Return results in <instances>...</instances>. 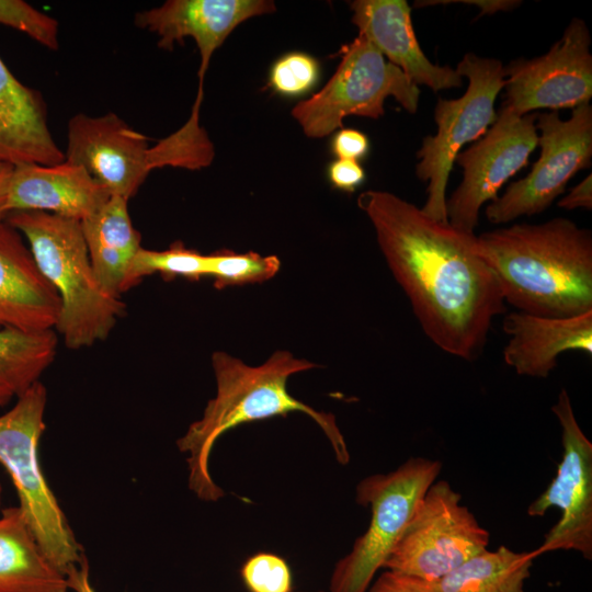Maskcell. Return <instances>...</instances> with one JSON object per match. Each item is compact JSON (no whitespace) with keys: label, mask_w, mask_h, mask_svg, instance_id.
<instances>
[{"label":"cell","mask_w":592,"mask_h":592,"mask_svg":"<svg viewBox=\"0 0 592 592\" xmlns=\"http://www.w3.org/2000/svg\"><path fill=\"white\" fill-rule=\"evenodd\" d=\"M65 161L47 123L42 94L22 83L0 57V163L56 164Z\"/></svg>","instance_id":"obj_20"},{"label":"cell","mask_w":592,"mask_h":592,"mask_svg":"<svg viewBox=\"0 0 592 592\" xmlns=\"http://www.w3.org/2000/svg\"><path fill=\"white\" fill-rule=\"evenodd\" d=\"M46 402V387L38 380L0 415V465L13 482L19 509L37 544L66 574L83 554L39 462Z\"/></svg>","instance_id":"obj_6"},{"label":"cell","mask_w":592,"mask_h":592,"mask_svg":"<svg viewBox=\"0 0 592 592\" xmlns=\"http://www.w3.org/2000/svg\"><path fill=\"white\" fill-rule=\"evenodd\" d=\"M455 70L468 79L467 90L458 99L437 100L436 133L424 137L417 152L415 173L428 183L421 209L442 223H448L446 187L455 158L466 144L477 141L494 123L496 100L505 83L504 66L496 58L468 53Z\"/></svg>","instance_id":"obj_8"},{"label":"cell","mask_w":592,"mask_h":592,"mask_svg":"<svg viewBox=\"0 0 592 592\" xmlns=\"http://www.w3.org/2000/svg\"><path fill=\"white\" fill-rule=\"evenodd\" d=\"M460 500L448 481L436 479L419 502L384 569L437 582L487 549L490 533Z\"/></svg>","instance_id":"obj_10"},{"label":"cell","mask_w":592,"mask_h":592,"mask_svg":"<svg viewBox=\"0 0 592 592\" xmlns=\"http://www.w3.org/2000/svg\"><path fill=\"white\" fill-rule=\"evenodd\" d=\"M367 592H439L435 582L385 569Z\"/></svg>","instance_id":"obj_30"},{"label":"cell","mask_w":592,"mask_h":592,"mask_svg":"<svg viewBox=\"0 0 592 592\" xmlns=\"http://www.w3.org/2000/svg\"><path fill=\"white\" fill-rule=\"evenodd\" d=\"M441 469L440 460L415 456L390 473L374 474L357 483L356 502L369 508L371 521L350 553L335 563L329 592H367Z\"/></svg>","instance_id":"obj_7"},{"label":"cell","mask_w":592,"mask_h":592,"mask_svg":"<svg viewBox=\"0 0 592 592\" xmlns=\"http://www.w3.org/2000/svg\"><path fill=\"white\" fill-rule=\"evenodd\" d=\"M202 100L203 95H196L186 123L155 146L115 113L76 114L68 122L65 160L81 166L111 196L126 201L153 169L208 167L215 149L200 125Z\"/></svg>","instance_id":"obj_4"},{"label":"cell","mask_w":592,"mask_h":592,"mask_svg":"<svg viewBox=\"0 0 592 592\" xmlns=\"http://www.w3.org/2000/svg\"><path fill=\"white\" fill-rule=\"evenodd\" d=\"M1 494H2V487H1V483H0V506H1Z\"/></svg>","instance_id":"obj_36"},{"label":"cell","mask_w":592,"mask_h":592,"mask_svg":"<svg viewBox=\"0 0 592 592\" xmlns=\"http://www.w3.org/2000/svg\"><path fill=\"white\" fill-rule=\"evenodd\" d=\"M207 277L216 288L265 282L280 271L281 261L275 255L263 257L249 251L237 253L229 249L216 250L206 255Z\"/></svg>","instance_id":"obj_26"},{"label":"cell","mask_w":592,"mask_h":592,"mask_svg":"<svg viewBox=\"0 0 592 592\" xmlns=\"http://www.w3.org/2000/svg\"><path fill=\"white\" fill-rule=\"evenodd\" d=\"M12 170L13 166L0 163V203ZM0 218H2L1 215Z\"/></svg>","instance_id":"obj_35"},{"label":"cell","mask_w":592,"mask_h":592,"mask_svg":"<svg viewBox=\"0 0 592 592\" xmlns=\"http://www.w3.org/2000/svg\"><path fill=\"white\" fill-rule=\"evenodd\" d=\"M341 61L323 86L299 102L292 115L309 138H323L343 127L350 115L377 119L385 101L392 96L407 112H417L420 89L390 64L363 35L340 49Z\"/></svg>","instance_id":"obj_9"},{"label":"cell","mask_w":592,"mask_h":592,"mask_svg":"<svg viewBox=\"0 0 592 592\" xmlns=\"http://www.w3.org/2000/svg\"><path fill=\"white\" fill-rule=\"evenodd\" d=\"M350 9L351 22L358 34L415 86H425L434 92L463 86V77L454 68L433 64L424 55L406 0H354Z\"/></svg>","instance_id":"obj_17"},{"label":"cell","mask_w":592,"mask_h":592,"mask_svg":"<svg viewBox=\"0 0 592 592\" xmlns=\"http://www.w3.org/2000/svg\"><path fill=\"white\" fill-rule=\"evenodd\" d=\"M537 556L506 546L485 549L440 579L439 592H525L524 585Z\"/></svg>","instance_id":"obj_23"},{"label":"cell","mask_w":592,"mask_h":592,"mask_svg":"<svg viewBox=\"0 0 592 592\" xmlns=\"http://www.w3.org/2000/svg\"><path fill=\"white\" fill-rule=\"evenodd\" d=\"M248 592H293V574L287 561L273 553L249 557L240 569Z\"/></svg>","instance_id":"obj_29"},{"label":"cell","mask_w":592,"mask_h":592,"mask_svg":"<svg viewBox=\"0 0 592 592\" xmlns=\"http://www.w3.org/2000/svg\"><path fill=\"white\" fill-rule=\"evenodd\" d=\"M558 207L572 210L577 208H592V175L589 173L580 183L574 185L568 194L561 197Z\"/></svg>","instance_id":"obj_33"},{"label":"cell","mask_w":592,"mask_h":592,"mask_svg":"<svg viewBox=\"0 0 592 592\" xmlns=\"http://www.w3.org/2000/svg\"><path fill=\"white\" fill-rule=\"evenodd\" d=\"M0 24L25 33L48 49L59 48L58 21L23 0H0Z\"/></svg>","instance_id":"obj_28"},{"label":"cell","mask_w":592,"mask_h":592,"mask_svg":"<svg viewBox=\"0 0 592 592\" xmlns=\"http://www.w3.org/2000/svg\"><path fill=\"white\" fill-rule=\"evenodd\" d=\"M59 314V296L38 270L23 236L0 218V326L53 330Z\"/></svg>","instance_id":"obj_18"},{"label":"cell","mask_w":592,"mask_h":592,"mask_svg":"<svg viewBox=\"0 0 592 592\" xmlns=\"http://www.w3.org/2000/svg\"><path fill=\"white\" fill-rule=\"evenodd\" d=\"M505 304L550 318L592 311V235L570 219L515 224L477 236Z\"/></svg>","instance_id":"obj_2"},{"label":"cell","mask_w":592,"mask_h":592,"mask_svg":"<svg viewBox=\"0 0 592 592\" xmlns=\"http://www.w3.org/2000/svg\"><path fill=\"white\" fill-rule=\"evenodd\" d=\"M591 36L574 18L562 36L542 56L517 58L504 66L502 106L517 115L536 110L557 111L590 103L592 98Z\"/></svg>","instance_id":"obj_14"},{"label":"cell","mask_w":592,"mask_h":592,"mask_svg":"<svg viewBox=\"0 0 592 592\" xmlns=\"http://www.w3.org/2000/svg\"><path fill=\"white\" fill-rule=\"evenodd\" d=\"M365 171L358 161L337 159L329 164L328 179L334 189L353 193L365 181Z\"/></svg>","instance_id":"obj_32"},{"label":"cell","mask_w":592,"mask_h":592,"mask_svg":"<svg viewBox=\"0 0 592 592\" xmlns=\"http://www.w3.org/2000/svg\"><path fill=\"white\" fill-rule=\"evenodd\" d=\"M89 562L83 555L78 565L72 567L67 573L69 589L75 592H95L90 581Z\"/></svg>","instance_id":"obj_34"},{"label":"cell","mask_w":592,"mask_h":592,"mask_svg":"<svg viewBox=\"0 0 592 592\" xmlns=\"http://www.w3.org/2000/svg\"><path fill=\"white\" fill-rule=\"evenodd\" d=\"M318 60L300 52L281 56L271 67L269 84L278 94L299 96L309 92L318 82Z\"/></svg>","instance_id":"obj_27"},{"label":"cell","mask_w":592,"mask_h":592,"mask_svg":"<svg viewBox=\"0 0 592 592\" xmlns=\"http://www.w3.org/2000/svg\"><path fill=\"white\" fill-rule=\"evenodd\" d=\"M561 430L562 456L555 478L528 505L530 516L560 510L558 522L534 550L538 557L556 550H574L592 559V443L583 433L570 397L561 389L551 407Z\"/></svg>","instance_id":"obj_13"},{"label":"cell","mask_w":592,"mask_h":592,"mask_svg":"<svg viewBox=\"0 0 592 592\" xmlns=\"http://www.w3.org/2000/svg\"><path fill=\"white\" fill-rule=\"evenodd\" d=\"M127 203L122 197L110 196L80 221L95 280L104 293L115 298L126 291L129 266L141 248L140 234L133 226Z\"/></svg>","instance_id":"obj_21"},{"label":"cell","mask_w":592,"mask_h":592,"mask_svg":"<svg viewBox=\"0 0 592 592\" xmlns=\"http://www.w3.org/2000/svg\"><path fill=\"white\" fill-rule=\"evenodd\" d=\"M57 343L53 330L0 329V407L39 380L55 360Z\"/></svg>","instance_id":"obj_24"},{"label":"cell","mask_w":592,"mask_h":592,"mask_svg":"<svg viewBox=\"0 0 592 592\" xmlns=\"http://www.w3.org/2000/svg\"><path fill=\"white\" fill-rule=\"evenodd\" d=\"M155 273L161 274L166 280L183 277L200 281L207 277V259L206 255L185 248L179 241L162 251L140 248L129 266L126 291Z\"/></svg>","instance_id":"obj_25"},{"label":"cell","mask_w":592,"mask_h":592,"mask_svg":"<svg viewBox=\"0 0 592 592\" xmlns=\"http://www.w3.org/2000/svg\"><path fill=\"white\" fill-rule=\"evenodd\" d=\"M67 577L43 553L19 506L0 513V592H68Z\"/></svg>","instance_id":"obj_22"},{"label":"cell","mask_w":592,"mask_h":592,"mask_svg":"<svg viewBox=\"0 0 592 592\" xmlns=\"http://www.w3.org/2000/svg\"><path fill=\"white\" fill-rule=\"evenodd\" d=\"M357 205L425 335L453 356L476 360L492 321L506 309L477 236L431 218L390 192L364 191Z\"/></svg>","instance_id":"obj_1"},{"label":"cell","mask_w":592,"mask_h":592,"mask_svg":"<svg viewBox=\"0 0 592 592\" xmlns=\"http://www.w3.org/2000/svg\"><path fill=\"white\" fill-rule=\"evenodd\" d=\"M110 193L81 166L70 161L56 164L13 167L5 185L0 214L45 212L82 220L96 212Z\"/></svg>","instance_id":"obj_16"},{"label":"cell","mask_w":592,"mask_h":592,"mask_svg":"<svg viewBox=\"0 0 592 592\" xmlns=\"http://www.w3.org/2000/svg\"><path fill=\"white\" fill-rule=\"evenodd\" d=\"M275 10V3L269 0H168L137 12L134 23L157 34L158 47L166 50L192 37L201 57L198 81L204 82L214 52L229 34L244 21Z\"/></svg>","instance_id":"obj_15"},{"label":"cell","mask_w":592,"mask_h":592,"mask_svg":"<svg viewBox=\"0 0 592 592\" xmlns=\"http://www.w3.org/2000/svg\"><path fill=\"white\" fill-rule=\"evenodd\" d=\"M212 365L217 392L200 420L194 421L178 440L180 452L187 455L189 487L203 501H217L225 496L209 473V456L216 441L241 424L286 417L301 412L323 431L339 464L350 462L345 440L333 414L317 411L293 397L287 380L294 374L317 365L294 357L285 350L274 352L263 364L250 366L226 352H215Z\"/></svg>","instance_id":"obj_3"},{"label":"cell","mask_w":592,"mask_h":592,"mask_svg":"<svg viewBox=\"0 0 592 592\" xmlns=\"http://www.w3.org/2000/svg\"><path fill=\"white\" fill-rule=\"evenodd\" d=\"M503 331L510 337L504 362L522 376L547 377L567 351L592 354V311L568 318L514 311L504 317Z\"/></svg>","instance_id":"obj_19"},{"label":"cell","mask_w":592,"mask_h":592,"mask_svg":"<svg viewBox=\"0 0 592 592\" xmlns=\"http://www.w3.org/2000/svg\"><path fill=\"white\" fill-rule=\"evenodd\" d=\"M299 592H301V591H299ZM316 592H325V591H316Z\"/></svg>","instance_id":"obj_37"},{"label":"cell","mask_w":592,"mask_h":592,"mask_svg":"<svg viewBox=\"0 0 592 592\" xmlns=\"http://www.w3.org/2000/svg\"><path fill=\"white\" fill-rule=\"evenodd\" d=\"M4 219L26 240L38 270L59 296L55 329L67 348H88L106 339L126 306L95 280L80 220L45 212H13Z\"/></svg>","instance_id":"obj_5"},{"label":"cell","mask_w":592,"mask_h":592,"mask_svg":"<svg viewBox=\"0 0 592 592\" xmlns=\"http://www.w3.org/2000/svg\"><path fill=\"white\" fill-rule=\"evenodd\" d=\"M536 116L517 115L502 106L487 133L457 155L455 162L463 169V179L446 200L451 226L475 235L482 205L499 196L500 189L527 164L537 147Z\"/></svg>","instance_id":"obj_12"},{"label":"cell","mask_w":592,"mask_h":592,"mask_svg":"<svg viewBox=\"0 0 592 592\" xmlns=\"http://www.w3.org/2000/svg\"><path fill=\"white\" fill-rule=\"evenodd\" d=\"M331 151L338 159L358 161L369 151L367 135L354 128H341L331 140Z\"/></svg>","instance_id":"obj_31"},{"label":"cell","mask_w":592,"mask_h":592,"mask_svg":"<svg viewBox=\"0 0 592 592\" xmlns=\"http://www.w3.org/2000/svg\"><path fill=\"white\" fill-rule=\"evenodd\" d=\"M539 157L531 171L512 182L505 192L486 207L492 224H506L521 216L546 210L561 195L568 182L592 160V106L585 103L572 109L562 119L550 111L536 116Z\"/></svg>","instance_id":"obj_11"}]
</instances>
